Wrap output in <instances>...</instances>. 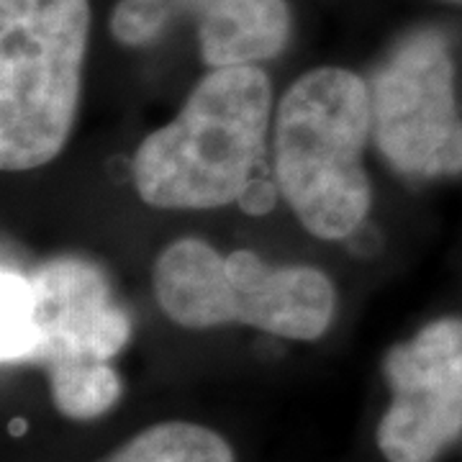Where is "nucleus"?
<instances>
[{"label":"nucleus","instance_id":"obj_1","mask_svg":"<svg viewBox=\"0 0 462 462\" xmlns=\"http://www.w3.org/2000/svg\"><path fill=\"white\" fill-rule=\"evenodd\" d=\"M273 88L260 67H211L180 114L139 144L134 188L154 208L206 211L242 199L263 162Z\"/></svg>","mask_w":462,"mask_h":462},{"label":"nucleus","instance_id":"obj_2","mask_svg":"<svg viewBox=\"0 0 462 462\" xmlns=\"http://www.w3.org/2000/svg\"><path fill=\"white\" fill-rule=\"evenodd\" d=\"M367 139L370 90L345 67H316L281 98L273 180L303 229L319 239H346L363 226L373 203L363 165Z\"/></svg>","mask_w":462,"mask_h":462},{"label":"nucleus","instance_id":"obj_3","mask_svg":"<svg viewBox=\"0 0 462 462\" xmlns=\"http://www.w3.org/2000/svg\"><path fill=\"white\" fill-rule=\"evenodd\" d=\"M88 36V0H0L3 170H36L65 149Z\"/></svg>","mask_w":462,"mask_h":462},{"label":"nucleus","instance_id":"obj_4","mask_svg":"<svg viewBox=\"0 0 462 462\" xmlns=\"http://www.w3.org/2000/svg\"><path fill=\"white\" fill-rule=\"evenodd\" d=\"M157 303L175 324L208 329L247 324L275 337L314 342L329 329L337 293L309 264H267L252 249L226 257L203 239L167 245L152 273Z\"/></svg>","mask_w":462,"mask_h":462},{"label":"nucleus","instance_id":"obj_5","mask_svg":"<svg viewBox=\"0 0 462 462\" xmlns=\"http://www.w3.org/2000/svg\"><path fill=\"white\" fill-rule=\"evenodd\" d=\"M367 90L373 142L393 170L424 180L462 172L455 62L442 33L406 36L375 69Z\"/></svg>","mask_w":462,"mask_h":462},{"label":"nucleus","instance_id":"obj_6","mask_svg":"<svg viewBox=\"0 0 462 462\" xmlns=\"http://www.w3.org/2000/svg\"><path fill=\"white\" fill-rule=\"evenodd\" d=\"M391 406L378 424L388 462H434L462 434V319L445 316L383 360Z\"/></svg>","mask_w":462,"mask_h":462},{"label":"nucleus","instance_id":"obj_7","mask_svg":"<svg viewBox=\"0 0 462 462\" xmlns=\"http://www.w3.org/2000/svg\"><path fill=\"white\" fill-rule=\"evenodd\" d=\"M33 346L29 363L114 360L132 337L103 270L83 257H54L32 273Z\"/></svg>","mask_w":462,"mask_h":462},{"label":"nucleus","instance_id":"obj_8","mask_svg":"<svg viewBox=\"0 0 462 462\" xmlns=\"http://www.w3.org/2000/svg\"><path fill=\"white\" fill-rule=\"evenodd\" d=\"M200 57L208 67L257 65L291 36L285 0H196Z\"/></svg>","mask_w":462,"mask_h":462},{"label":"nucleus","instance_id":"obj_9","mask_svg":"<svg viewBox=\"0 0 462 462\" xmlns=\"http://www.w3.org/2000/svg\"><path fill=\"white\" fill-rule=\"evenodd\" d=\"M106 462H234L229 442L216 431L165 421L139 431Z\"/></svg>","mask_w":462,"mask_h":462},{"label":"nucleus","instance_id":"obj_10","mask_svg":"<svg viewBox=\"0 0 462 462\" xmlns=\"http://www.w3.org/2000/svg\"><path fill=\"white\" fill-rule=\"evenodd\" d=\"M47 370L51 401L67 419H98L121 398V378L108 360H69Z\"/></svg>","mask_w":462,"mask_h":462},{"label":"nucleus","instance_id":"obj_11","mask_svg":"<svg viewBox=\"0 0 462 462\" xmlns=\"http://www.w3.org/2000/svg\"><path fill=\"white\" fill-rule=\"evenodd\" d=\"M32 346V275L5 264L0 273V360L3 365H26Z\"/></svg>","mask_w":462,"mask_h":462},{"label":"nucleus","instance_id":"obj_12","mask_svg":"<svg viewBox=\"0 0 462 462\" xmlns=\"http://www.w3.org/2000/svg\"><path fill=\"white\" fill-rule=\"evenodd\" d=\"M196 0H118L111 14V33L126 47H144L160 39L172 21L193 16Z\"/></svg>","mask_w":462,"mask_h":462},{"label":"nucleus","instance_id":"obj_13","mask_svg":"<svg viewBox=\"0 0 462 462\" xmlns=\"http://www.w3.org/2000/svg\"><path fill=\"white\" fill-rule=\"evenodd\" d=\"M281 190H278V185H267V182H257L252 180L247 190L242 193V208H247L249 214H264V211H270L273 208V203H275V196H278Z\"/></svg>","mask_w":462,"mask_h":462},{"label":"nucleus","instance_id":"obj_14","mask_svg":"<svg viewBox=\"0 0 462 462\" xmlns=\"http://www.w3.org/2000/svg\"><path fill=\"white\" fill-rule=\"evenodd\" d=\"M23 430H26V424H23L21 419H16V421L11 424V431H14V434H23Z\"/></svg>","mask_w":462,"mask_h":462},{"label":"nucleus","instance_id":"obj_15","mask_svg":"<svg viewBox=\"0 0 462 462\" xmlns=\"http://www.w3.org/2000/svg\"><path fill=\"white\" fill-rule=\"evenodd\" d=\"M457 3H462V0H457Z\"/></svg>","mask_w":462,"mask_h":462}]
</instances>
